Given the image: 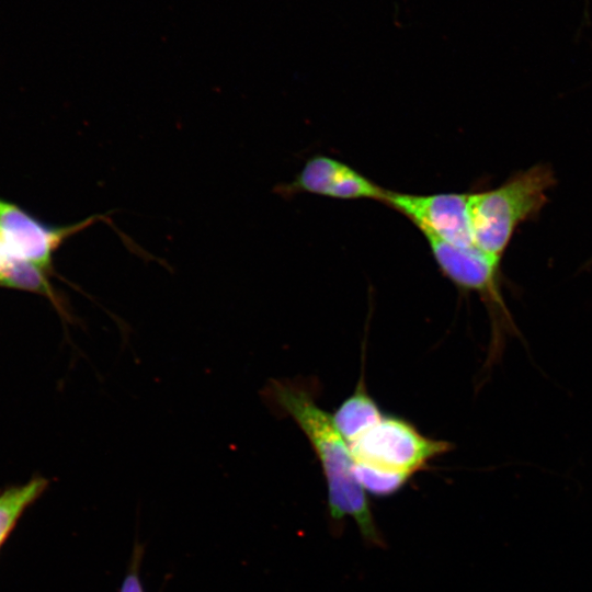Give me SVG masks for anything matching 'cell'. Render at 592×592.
<instances>
[{"label": "cell", "instance_id": "cell-11", "mask_svg": "<svg viewBox=\"0 0 592 592\" xmlns=\"http://www.w3.org/2000/svg\"><path fill=\"white\" fill-rule=\"evenodd\" d=\"M141 557L143 548L137 545L134 548L130 565L122 581L119 592H145L139 574Z\"/></svg>", "mask_w": 592, "mask_h": 592}, {"label": "cell", "instance_id": "cell-10", "mask_svg": "<svg viewBox=\"0 0 592 592\" xmlns=\"http://www.w3.org/2000/svg\"><path fill=\"white\" fill-rule=\"evenodd\" d=\"M354 475L365 492L376 497L396 493L412 477L408 474L380 469L361 463L354 464Z\"/></svg>", "mask_w": 592, "mask_h": 592}, {"label": "cell", "instance_id": "cell-2", "mask_svg": "<svg viewBox=\"0 0 592 592\" xmlns=\"http://www.w3.org/2000/svg\"><path fill=\"white\" fill-rule=\"evenodd\" d=\"M554 184L553 170L547 164H536L496 189L469 193V221L476 248L500 261L517 226L540 210Z\"/></svg>", "mask_w": 592, "mask_h": 592}, {"label": "cell", "instance_id": "cell-4", "mask_svg": "<svg viewBox=\"0 0 592 592\" xmlns=\"http://www.w3.org/2000/svg\"><path fill=\"white\" fill-rule=\"evenodd\" d=\"M350 448L355 463L413 476L451 445L424 436L403 419L383 417Z\"/></svg>", "mask_w": 592, "mask_h": 592}, {"label": "cell", "instance_id": "cell-12", "mask_svg": "<svg viewBox=\"0 0 592 592\" xmlns=\"http://www.w3.org/2000/svg\"><path fill=\"white\" fill-rule=\"evenodd\" d=\"M16 262L0 249V286L10 288Z\"/></svg>", "mask_w": 592, "mask_h": 592}, {"label": "cell", "instance_id": "cell-3", "mask_svg": "<svg viewBox=\"0 0 592 592\" xmlns=\"http://www.w3.org/2000/svg\"><path fill=\"white\" fill-rule=\"evenodd\" d=\"M423 236L442 274L459 289L479 294L487 305L493 323L496 353L502 348L505 334H519L500 291V261L478 248H462L429 235Z\"/></svg>", "mask_w": 592, "mask_h": 592}, {"label": "cell", "instance_id": "cell-6", "mask_svg": "<svg viewBox=\"0 0 592 592\" xmlns=\"http://www.w3.org/2000/svg\"><path fill=\"white\" fill-rule=\"evenodd\" d=\"M382 202L407 217L422 235L462 248H476L469 221V193L411 194L386 190Z\"/></svg>", "mask_w": 592, "mask_h": 592}, {"label": "cell", "instance_id": "cell-1", "mask_svg": "<svg viewBox=\"0 0 592 592\" xmlns=\"http://www.w3.org/2000/svg\"><path fill=\"white\" fill-rule=\"evenodd\" d=\"M265 399L278 411L291 417L305 433L323 470L329 513L335 521L352 517L363 536L379 544L365 490L354 475L350 444L310 392L288 380H272L263 391Z\"/></svg>", "mask_w": 592, "mask_h": 592}, {"label": "cell", "instance_id": "cell-8", "mask_svg": "<svg viewBox=\"0 0 592 592\" xmlns=\"http://www.w3.org/2000/svg\"><path fill=\"white\" fill-rule=\"evenodd\" d=\"M383 417L379 407L361 382L355 391L337 409L332 420L340 434L351 444L377 424Z\"/></svg>", "mask_w": 592, "mask_h": 592}, {"label": "cell", "instance_id": "cell-9", "mask_svg": "<svg viewBox=\"0 0 592 592\" xmlns=\"http://www.w3.org/2000/svg\"><path fill=\"white\" fill-rule=\"evenodd\" d=\"M47 486L48 481L45 478L35 477L26 483L10 487L0 493V547L25 510L42 496Z\"/></svg>", "mask_w": 592, "mask_h": 592}, {"label": "cell", "instance_id": "cell-7", "mask_svg": "<svg viewBox=\"0 0 592 592\" xmlns=\"http://www.w3.org/2000/svg\"><path fill=\"white\" fill-rule=\"evenodd\" d=\"M282 196L310 193L337 200H376L382 202L386 190L351 166L329 156L310 157L295 177L276 187Z\"/></svg>", "mask_w": 592, "mask_h": 592}, {"label": "cell", "instance_id": "cell-5", "mask_svg": "<svg viewBox=\"0 0 592 592\" xmlns=\"http://www.w3.org/2000/svg\"><path fill=\"white\" fill-rule=\"evenodd\" d=\"M100 220L112 223L105 214H98L70 225L55 226L0 198V249L11 258L55 274L54 253L67 239Z\"/></svg>", "mask_w": 592, "mask_h": 592}]
</instances>
